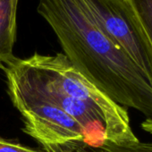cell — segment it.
<instances>
[{
  "instance_id": "obj_6",
  "label": "cell",
  "mask_w": 152,
  "mask_h": 152,
  "mask_svg": "<svg viewBox=\"0 0 152 152\" xmlns=\"http://www.w3.org/2000/svg\"><path fill=\"white\" fill-rule=\"evenodd\" d=\"M19 0H0V69L4 72L15 59L16 15Z\"/></svg>"
},
{
  "instance_id": "obj_1",
  "label": "cell",
  "mask_w": 152,
  "mask_h": 152,
  "mask_svg": "<svg viewBox=\"0 0 152 152\" xmlns=\"http://www.w3.org/2000/svg\"><path fill=\"white\" fill-rule=\"evenodd\" d=\"M37 12L52 28L76 70L116 104L152 120V86L101 31L81 0H39Z\"/></svg>"
},
{
  "instance_id": "obj_8",
  "label": "cell",
  "mask_w": 152,
  "mask_h": 152,
  "mask_svg": "<svg viewBox=\"0 0 152 152\" xmlns=\"http://www.w3.org/2000/svg\"><path fill=\"white\" fill-rule=\"evenodd\" d=\"M103 152H152V141H139L129 146H116L106 142L101 146Z\"/></svg>"
},
{
  "instance_id": "obj_10",
  "label": "cell",
  "mask_w": 152,
  "mask_h": 152,
  "mask_svg": "<svg viewBox=\"0 0 152 152\" xmlns=\"http://www.w3.org/2000/svg\"><path fill=\"white\" fill-rule=\"evenodd\" d=\"M140 128L144 132L152 134V120L151 119H145L140 124Z\"/></svg>"
},
{
  "instance_id": "obj_4",
  "label": "cell",
  "mask_w": 152,
  "mask_h": 152,
  "mask_svg": "<svg viewBox=\"0 0 152 152\" xmlns=\"http://www.w3.org/2000/svg\"><path fill=\"white\" fill-rule=\"evenodd\" d=\"M101 31L140 68L152 86L150 51L142 29L125 0H81Z\"/></svg>"
},
{
  "instance_id": "obj_9",
  "label": "cell",
  "mask_w": 152,
  "mask_h": 152,
  "mask_svg": "<svg viewBox=\"0 0 152 152\" xmlns=\"http://www.w3.org/2000/svg\"><path fill=\"white\" fill-rule=\"evenodd\" d=\"M0 152H47L38 149H34L26 146H23L18 142L11 141L0 137Z\"/></svg>"
},
{
  "instance_id": "obj_7",
  "label": "cell",
  "mask_w": 152,
  "mask_h": 152,
  "mask_svg": "<svg viewBox=\"0 0 152 152\" xmlns=\"http://www.w3.org/2000/svg\"><path fill=\"white\" fill-rule=\"evenodd\" d=\"M133 11L148 44L152 68V0H125Z\"/></svg>"
},
{
  "instance_id": "obj_3",
  "label": "cell",
  "mask_w": 152,
  "mask_h": 152,
  "mask_svg": "<svg viewBox=\"0 0 152 152\" xmlns=\"http://www.w3.org/2000/svg\"><path fill=\"white\" fill-rule=\"evenodd\" d=\"M5 73L9 97L18 111L39 103L56 106L81 125L85 146L99 148L107 142L104 124L96 112L83 101L64 93L24 59L16 58L7 67Z\"/></svg>"
},
{
  "instance_id": "obj_2",
  "label": "cell",
  "mask_w": 152,
  "mask_h": 152,
  "mask_svg": "<svg viewBox=\"0 0 152 152\" xmlns=\"http://www.w3.org/2000/svg\"><path fill=\"white\" fill-rule=\"evenodd\" d=\"M24 60L64 93L83 101L96 112L104 124L107 142L129 146L140 141L131 126L127 109L85 78L63 53L54 56L35 53Z\"/></svg>"
},
{
  "instance_id": "obj_5",
  "label": "cell",
  "mask_w": 152,
  "mask_h": 152,
  "mask_svg": "<svg viewBox=\"0 0 152 152\" xmlns=\"http://www.w3.org/2000/svg\"><path fill=\"white\" fill-rule=\"evenodd\" d=\"M19 112L24 124L23 131L47 152H67L84 145L83 128L61 108L39 103Z\"/></svg>"
},
{
  "instance_id": "obj_11",
  "label": "cell",
  "mask_w": 152,
  "mask_h": 152,
  "mask_svg": "<svg viewBox=\"0 0 152 152\" xmlns=\"http://www.w3.org/2000/svg\"><path fill=\"white\" fill-rule=\"evenodd\" d=\"M72 152H94V151L91 148H88V147H81V148H76Z\"/></svg>"
}]
</instances>
